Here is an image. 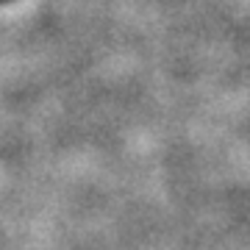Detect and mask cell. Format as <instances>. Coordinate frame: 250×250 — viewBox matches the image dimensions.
<instances>
[{"label": "cell", "instance_id": "obj_1", "mask_svg": "<svg viewBox=\"0 0 250 250\" xmlns=\"http://www.w3.org/2000/svg\"><path fill=\"white\" fill-rule=\"evenodd\" d=\"M3 3H11V0H0V6H3Z\"/></svg>", "mask_w": 250, "mask_h": 250}]
</instances>
